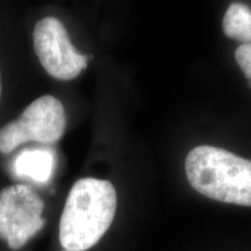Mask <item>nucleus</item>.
I'll list each match as a JSON object with an SVG mask.
<instances>
[{
	"instance_id": "f257e3e1",
	"label": "nucleus",
	"mask_w": 251,
	"mask_h": 251,
	"mask_svg": "<svg viewBox=\"0 0 251 251\" xmlns=\"http://www.w3.org/2000/svg\"><path fill=\"white\" fill-rule=\"evenodd\" d=\"M118 196L111 181L83 178L68 194L59 221V242L65 251H86L113 224Z\"/></svg>"
},
{
	"instance_id": "f03ea898",
	"label": "nucleus",
	"mask_w": 251,
	"mask_h": 251,
	"mask_svg": "<svg viewBox=\"0 0 251 251\" xmlns=\"http://www.w3.org/2000/svg\"><path fill=\"white\" fill-rule=\"evenodd\" d=\"M197 192L226 203L251 207V161L212 146L196 147L185 159Z\"/></svg>"
},
{
	"instance_id": "7ed1b4c3",
	"label": "nucleus",
	"mask_w": 251,
	"mask_h": 251,
	"mask_svg": "<svg viewBox=\"0 0 251 251\" xmlns=\"http://www.w3.org/2000/svg\"><path fill=\"white\" fill-rule=\"evenodd\" d=\"M65 128L64 105L46 94L30 102L18 119L0 128V152L7 155L27 142L56 143L64 135Z\"/></svg>"
},
{
	"instance_id": "20e7f679",
	"label": "nucleus",
	"mask_w": 251,
	"mask_h": 251,
	"mask_svg": "<svg viewBox=\"0 0 251 251\" xmlns=\"http://www.w3.org/2000/svg\"><path fill=\"white\" fill-rule=\"evenodd\" d=\"M45 202L30 186L14 184L0 191V240L12 250L28 243L46 225Z\"/></svg>"
},
{
	"instance_id": "39448f33",
	"label": "nucleus",
	"mask_w": 251,
	"mask_h": 251,
	"mask_svg": "<svg viewBox=\"0 0 251 251\" xmlns=\"http://www.w3.org/2000/svg\"><path fill=\"white\" fill-rule=\"evenodd\" d=\"M33 43L41 65L49 76L58 80L77 78L93 58L75 48L64 25L55 17L37 21L33 30Z\"/></svg>"
},
{
	"instance_id": "423d86ee",
	"label": "nucleus",
	"mask_w": 251,
	"mask_h": 251,
	"mask_svg": "<svg viewBox=\"0 0 251 251\" xmlns=\"http://www.w3.org/2000/svg\"><path fill=\"white\" fill-rule=\"evenodd\" d=\"M14 172L21 178L34 183H48L55 169V155L51 150L28 149L17 156L13 164Z\"/></svg>"
},
{
	"instance_id": "0eeeda50",
	"label": "nucleus",
	"mask_w": 251,
	"mask_h": 251,
	"mask_svg": "<svg viewBox=\"0 0 251 251\" xmlns=\"http://www.w3.org/2000/svg\"><path fill=\"white\" fill-rule=\"evenodd\" d=\"M222 29L229 39L251 45V9L240 2L231 4L222 20Z\"/></svg>"
},
{
	"instance_id": "6e6552de",
	"label": "nucleus",
	"mask_w": 251,
	"mask_h": 251,
	"mask_svg": "<svg viewBox=\"0 0 251 251\" xmlns=\"http://www.w3.org/2000/svg\"><path fill=\"white\" fill-rule=\"evenodd\" d=\"M235 59L248 79L251 89V45H241L235 51Z\"/></svg>"
},
{
	"instance_id": "1a4fd4ad",
	"label": "nucleus",
	"mask_w": 251,
	"mask_h": 251,
	"mask_svg": "<svg viewBox=\"0 0 251 251\" xmlns=\"http://www.w3.org/2000/svg\"><path fill=\"white\" fill-rule=\"evenodd\" d=\"M2 94V80H1V71H0V100H1Z\"/></svg>"
}]
</instances>
